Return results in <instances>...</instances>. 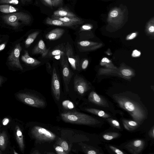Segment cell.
<instances>
[{"label":"cell","mask_w":154,"mask_h":154,"mask_svg":"<svg viewBox=\"0 0 154 154\" xmlns=\"http://www.w3.org/2000/svg\"><path fill=\"white\" fill-rule=\"evenodd\" d=\"M122 72L123 75L126 76H129L132 74V72L131 71L128 69H125L123 70Z\"/></svg>","instance_id":"obj_29"},{"label":"cell","mask_w":154,"mask_h":154,"mask_svg":"<svg viewBox=\"0 0 154 154\" xmlns=\"http://www.w3.org/2000/svg\"></svg>","instance_id":"obj_52"},{"label":"cell","mask_w":154,"mask_h":154,"mask_svg":"<svg viewBox=\"0 0 154 154\" xmlns=\"http://www.w3.org/2000/svg\"><path fill=\"white\" fill-rule=\"evenodd\" d=\"M8 142V137L7 132L5 131H0V148L2 151L6 149Z\"/></svg>","instance_id":"obj_20"},{"label":"cell","mask_w":154,"mask_h":154,"mask_svg":"<svg viewBox=\"0 0 154 154\" xmlns=\"http://www.w3.org/2000/svg\"><path fill=\"white\" fill-rule=\"evenodd\" d=\"M45 3L50 7L53 6V4L51 0H43Z\"/></svg>","instance_id":"obj_39"},{"label":"cell","mask_w":154,"mask_h":154,"mask_svg":"<svg viewBox=\"0 0 154 154\" xmlns=\"http://www.w3.org/2000/svg\"><path fill=\"white\" fill-rule=\"evenodd\" d=\"M65 30L63 29L57 28L49 32L45 35V38L50 40H55L60 38L64 33Z\"/></svg>","instance_id":"obj_14"},{"label":"cell","mask_w":154,"mask_h":154,"mask_svg":"<svg viewBox=\"0 0 154 154\" xmlns=\"http://www.w3.org/2000/svg\"><path fill=\"white\" fill-rule=\"evenodd\" d=\"M52 16L60 17H72L77 16L72 12L64 8H60L54 11Z\"/></svg>","instance_id":"obj_19"},{"label":"cell","mask_w":154,"mask_h":154,"mask_svg":"<svg viewBox=\"0 0 154 154\" xmlns=\"http://www.w3.org/2000/svg\"><path fill=\"white\" fill-rule=\"evenodd\" d=\"M31 153L33 154H40V153L38 150H35L34 151H33V152Z\"/></svg>","instance_id":"obj_46"},{"label":"cell","mask_w":154,"mask_h":154,"mask_svg":"<svg viewBox=\"0 0 154 154\" xmlns=\"http://www.w3.org/2000/svg\"><path fill=\"white\" fill-rule=\"evenodd\" d=\"M51 18L58 19L65 22L72 23L76 26L82 24L84 22V21L82 19L77 16L72 17H60L52 15Z\"/></svg>","instance_id":"obj_16"},{"label":"cell","mask_w":154,"mask_h":154,"mask_svg":"<svg viewBox=\"0 0 154 154\" xmlns=\"http://www.w3.org/2000/svg\"><path fill=\"white\" fill-rule=\"evenodd\" d=\"M47 154H53L54 153L53 152H47L46 153Z\"/></svg>","instance_id":"obj_48"},{"label":"cell","mask_w":154,"mask_h":154,"mask_svg":"<svg viewBox=\"0 0 154 154\" xmlns=\"http://www.w3.org/2000/svg\"><path fill=\"white\" fill-rule=\"evenodd\" d=\"M22 50L20 43L16 44L8 57V61L10 66L22 70L23 68L19 60V57Z\"/></svg>","instance_id":"obj_7"},{"label":"cell","mask_w":154,"mask_h":154,"mask_svg":"<svg viewBox=\"0 0 154 154\" xmlns=\"http://www.w3.org/2000/svg\"><path fill=\"white\" fill-rule=\"evenodd\" d=\"M63 106L66 109H71L74 107V106L72 103L69 100H65L63 102Z\"/></svg>","instance_id":"obj_26"},{"label":"cell","mask_w":154,"mask_h":154,"mask_svg":"<svg viewBox=\"0 0 154 154\" xmlns=\"http://www.w3.org/2000/svg\"><path fill=\"white\" fill-rule=\"evenodd\" d=\"M112 123L113 125L116 127H119L120 126V124L119 122L116 120H112Z\"/></svg>","instance_id":"obj_40"},{"label":"cell","mask_w":154,"mask_h":154,"mask_svg":"<svg viewBox=\"0 0 154 154\" xmlns=\"http://www.w3.org/2000/svg\"><path fill=\"white\" fill-rule=\"evenodd\" d=\"M59 79L55 68H53L51 80V89L53 95L56 100L60 98V89Z\"/></svg>","instance_id":"obj_9"},{"label":"cell","mask_w":154,"mask_h":154,"mask_svg":"<svg viewBox=\"0 0 154 154\" xmlns=\"http://www.w3.org/2000/svg\"><path fill=\"white\" fill-rule=\"evenodd\" d=\"M110 148L112 149H113V150L117 154H123L124 153L122 152L121 151L119 150L118 149H116L115 148H114L112 146H110Z\"/></svg>","instance_id":"obj_34"},{"label":"cell","mask_w":154,"mask_h":154,"mask_svg":"<svg viewBox=\"0 0 154 154\" xmlns=\"http://www.w3.org/2000/svg\"><path fill=\"white\" fill-rule=\"evenodd\" d=\"M128 123L129 125L132 126H135L137 125V124L136 122L133 121H129Z\"/></svg>","instance_id":"obj_38"},{"label":"cell","mask_w":154,"mask_h":154,"mask_svg":"<svg viewBox=\"0 0 154 154\" xmlns=\"http://www.w3.org/2000/svg\"><path fill=\"white\" fill-rule=\"evenodd\" d=\"M17 99L29 106L38 108L45 106L44 100L35 95L27 92H20L15 94Z\"/></svg>","instance_id":"obj_4"},{"label":"cell","mask_w":154,"mask_h":154,"mask_svg":"<svg viewBox=\"0 0 154 154\" xmlns=\"http://www.w3.org/2000/svg\"><path fill=\"white\" fill-rule=\"evenodd\" d=\"M75 91L79 94L82 95L87 90L86 85L82 79L79 76L75 75L74 79Z\"/></svg>","instance_id":"obj_13"},{"label":"cell","mask_w":154,"mask_h":154,"mask_svg":"<svg viewBox=\"0 0 154 154\" xmlns=\"http://www.w3.org/2000/svg\"><path fill=\"white\" fill-rule=\"evenodd\" d=\"M3 81V78L1 76H0V86L1 85Z\"/></svg>","instance_id":"obj_47"},{"label":"cell","mask_w":154,"mask_h":154,"mask_svg":"<svg viewBox=\"0 0 154 154\" xmlns=\"http://www.w3.org/2000/svg\"><path fill=\"white\" fill-rule=\"evenodd\" d=\"M87 153L88 154H96L97 153L96 151L93 150L88 151Z\"/></svg>","instance_id":"obj_42"},{"label":"cell","mask_w":154,"mask_h":154,"mask_svg":"<svg viewBox=\"0 0 154 154\" xmlns=\"http://www.w3.org/2000/svg\"><path fill=\"white\" fill-rule=\"evenodd\" d=\"M19 9L13 6L8 5H0V11L5 13H11L18 11Z\"/></svg>","instance_id":"obj_21"},{"label":"cell","mask_w":154,"mask_h":154,"mask_svg":"<svg viewBox=\"0 0 154 154\" xmlns=\"http://www.w3.org/2000/svg\"><path fill=\"white\" fill-rule=\"evenodd\" d=\"M6 45V42H4L0 44V52L3 50L5 48Z\"/></svg>","instance_id":"obj_41"},{"label":"cell","mask_w":154,"mask_h":154,"mask_svg":"<svg viewBox=\"0 0 154 154\" xmlns=\"http://www.w3.org/2000/svg\"><path fill=\"white\" fill-rule=\"evenodd\" d=\"M66 54L68 60L72 69L79 70V59L78 56L74 55L72 48L69 42L65 46Z\"/></svg>","instance_id":"obj_8"},{"label":"cell","mask_w":154,"mask_h":154,"mask_svg":"<svg viewBox=\"0 0 154 154\" xmlns=\"http://www.w3.org/2000/svg\"><path fill=\"white\" fill-rule=\"evenodd\" d=\"M64 122L72 124L91 125L94 124L95 119L86 114L76 112H68L60 114Z\"/></svg>","instance_id":"obj_1"},{"label":"cell","mask_w":154,"mask_h":154,"mask_svg":"<svg viewBox=\"0 0 154 154\" xmlns=\"http://www.w3.org/2000/svg\"><path fill=\"white\" fill-rule=\"evenodd\" d=\"M50 48H47L43 41L40 40L32 51L33 54H40L43 58L45 57L48 54Z\"/></svg>","instance_id":"obj_12"},{"label":"cell","mask_w":154,"mask_h":154,"mask_svg":"<svg viewBox=\"0 0 154 154\" xmlns=\"http://www.w3.org/2000/svg\"><path fill=\"white\" fill-rule=\"evenodd\" d=\"M55 150L58 154H67L62 148L60 146H56L55 147Z\"/></svg>","instance_id":"obj_28"},{"label":"cell","mask_w":154,"mask_h":154,"mask_svg":"<svg viewBox=\"0 0 154 154\" xmlns=\"http://www.w3.org/2000/svg\"><path fill=\"white\" fill-rule=\"evenodd\" d=\"M57 143L61 147L67 154L70 152V149L67 142L64 140L60 138H58L57 141Z\"/></svg>","instance_id":"obj_25"},{"label":"cell","mask_w":154,"mask_h":154,"mask_svg":"<svg viewBox=\"0 0 154 154\" xmlns=\"http://www.w3.org/2000/svg\"><path fill=\"white\" fill-rule=\"evenodd\" d=\"M136 34L135 33H133L129 37V38L130 39H132L136 36Z\"/></svg>","instance_id":"obj_43"},{"label":"cell","mask_w":154,"mask_h":154,"mask_svg":"<svg viewBox=\"0 0 154 154\" xmlns=\"http://www.w3.org/2000/svg\"><path fill=\"white\" fill-rule=\"evenodd\" d=\"M124 18V14L121 10L119 8L116 7L109 11L107 20L110 23H118L123 20Z\"/></svg>","instance_id":"obj_11"},{"label":"cell","mask_w":154,"mask_h":154,"mask_svg":"<svg viewBox=\"0 0 154 154\" xmlns=\"http://www.w3.org/2000/svg\"><path fill=\"white\" fill-rule=\"evenodd\" d=\"M92 28L91 25L89 24L84 25L82 26L80 28V31H82L84 30H89Z\"/></svg>","instance_id":"obj_30"},{"label":"cell","mask_w":154,"mask_h":154,"mask_svg":"<svg viewBox=\"0 0 154 154\" xmlns=\"http://www.w3.org/2000/svg\"><path fill=\"white\" fill-rule=\"evenodd\" d=\"M51 1H52V2L53 3V4H54V0H51Z\"/></svg>","instance_id":"obj_49"},{"label":"cell","mask_w":154,"mask_h":154,"mask_svg":"<svg viewBox=\"0 0 154 154\" xmlns=\"http://www.w3.org/2000/svg\"><path fill=\"white\" fill-rule=\"evenodd\" d=\"M63 0H54L53 6H57L61 5L62 3Z\"/></svg>","instance_id":"obj_33"},{"label":"cell","mask_w":154,"mask_h":154,"mask_svg":"<svg viewBox=\"0 0 154 154\" xmlns=\"http://www.w3.org/2000/svg\"><path fill=\"white\" fill-rule=\"evenodd\" d=\"M21 60L26 63L32 66H35L41 64V62L29 55L28 51H24V54L21 57Z\"/></svg>","instance_id":"obj_18"},{"label":"cell","mask_w":154,"mask_h":154,"mask_svg":"<svg viewBox=\"0 0 154 154\" xmlns=\"http://www.w3.org/2000/svg\"><path fill=\"white\" fill-rule=\"evenodd\" d=\"M10 122V119L8 118H4L2 121V123L3 125H7Z\"/></svg>","instance_id":"obj_35"},{"label":"cell","mask_w":154,"mask_h":154,"mask_svg":"<svg viewBox=\"0 0 154 154\" xmlns=\"http://www.w3.org/2000/svg\"><path fill=\"white\" fill-rule=\"evenodd\" d=\"M118 102L120 106L127 110L134 119L138 122L144 118V114L142 109L137 104L126 98L119 99Z\"/></svg>","instance_id":"obj_3"},{"label":"cell","mask_w":154,"mask_h":154,"mask_svg":"<svg viewBox=\"0 0 154 154\" xmlns=\"http://www.w3.org/2000/svg\"><path fill=\"white\" fill-rule=\"evenodd\" d=\"M66 55L65 47L62 44L58 45L50 53V55L53 58L60 60L61 58Z\"/></svg>","instance_id":"obj_15"},{"label":"cell","mask_w":154,"mask_h":154,"mask_svg":"<svg viewBox=\"0 0 154 154\" xmlns=\"http://www.w3.org/2000/svg\"><path fill=\"white\" fill-rule=\"evenodd\" d=\"M140 54V52L137 50H135L133 51L132 56L134 57H135L139 56Z\"/></svg>","instance_id":"obj_37"},{"label":"cell","mask_w":154,"mask_h":154,"mask_svg":"<svg viewBox=\"0 0 154 154\" xmlns=\"http://www.w3.org/2000/svg\"><path fill=\"white\" fill-rule=\"evenodd\" d=\"M32 137L40 142H50L55 140L56 135L50 131L40 126H35L31 130Z\"/></svg>","instance_id":"obj_5"},{"label":"cell","mask_w":154,"mask_h":154,"mask_svg":"<svg viewBox=\"0 0 154 154\" xmlns=\"http://www.w3.org/2000/svg\"><path fill=\"white\" fill-rule=\"evenodd\" d=\"M1 17L5 23L14 28H17L22 24H29L32 20L29 14L23 12L13 13Z\"/></svg>","instance_id":"obj_2"},{"label":"cell","mask_w":154,"mask_h":154,"mask_svg":"<svg viewBox=\"0 0 154 154\" xmlns=\"http://www.w3.org/2000/svg\"><path fill=\"white\" fill-rule=\"evenodd\" d=\"M39 33V31H36L31 33L28 35L25 42L26 48L28 47L33 42Z\"/></svg>","instance_id":"obj_23"},{"label":"cell","mask_w":154,"mask_h":154,"mask_svg":"<svg viewBox=\"0 0 154 154\" xmlns=\"http://www.w3.org/2000/svg\"><path fill=\"white\" fill-rule=\"evenodd\" d=\"M142 144V141L140 140H136L134 141L133 143L135 147H139Z\"/></svg>","instance_id":"obj_31"},{"label":"cell","mask_w":154,"mask_h":154,"mask_svg":"<svg viewBox=\"0 0 154 154\" xmlns=\"http://www.w3.org/2000/svg\"><path fill=\"white\" fill-rule=\"evenodd\" d=\"M103 137L105 139L107 140H110L113 138V137L112 136L107 134L104 135Z\"/></svg>","instance_id":"obj_36"},{"label":"cell","mask_w":154,"mask_h":154,"mask_svg":"<svg viewBox=\"0 0 154 154\" xmlns=\"http://www.w3.org/2000/svg\"><path fill=\"white\" fill-rule=\"evenodd\" d=\"M2 152L0 150V154H2Z\"/></svg>","instance_id":"obj_50"},{"label":"cell","mask_w":154,"mask_h":154,"mask_svg":"<svg viewBox=\"0 0 154 154\" xmlns=\"http://www.w3.org/2000/svg\"><path fill=\"white\" fill-rule=\"evenodd\" d=\"M88 61L87 60H84L82 62V68L85 69L87 67L88 64Z\"/></svg>","instance_id":"obj_32"},{"label":"cell","mask_w":154,"mask_h":154,"mask_svg":"<svg viewBox=\"0 0 154 154\" xmlns=\"http://www.w3.org/2000/svg\"><path fill=\"white\" fill-rule=\"evenodd\" d=\"M1 41V40H0V42Z\"/></svg>","instance_id":"obj_51"},{"label":"cell","mask_w":154,"mask_h":154,"mask_svg":"<svg viewBox=\"0 0 154 154\" xmlns=\"http://www.w3.org/2000/svg\"><path fill=\"white\" fill-rule=\"evenodd\" d=\"M102 62H106L107 63H109L110 62L109 60L107 58H103L102 60Z\"/></svg>","instance_id":"obj_44"},{"label":"cell","mask_w":154,"mask_h":154,"mask_svg":"<svg viewBox=\"0 0 154 154\" xmlns=\"http://www.w3.org/2000/svg\"><path fill=\"white\" fill-rule=\"evenodd\" d=\"M21 2L23 4H24L26 2H30L31 0H20Z\"/></svg>","instance_id":"obj_45"},{"label":"cell","mask_w":154,"mask_h":154,"mask_svg":"<svg viewBox=\"0 0 154 154\" xmlns=\"http://www.w3.org/2000/svg\"><path fill=\"white\" fill-rule=\"evenodd\" d=\"M45 23L48 25L60 26L74 28L75 25L72 24L65 22L60 20L48 17L45 21Z\"/></svg>","instance_id":"obj_17"},{"label":"cell","mask_w":154,"mask_h":154,"mask_svg":"<svg viewBox=\"0 0 154 154\" xmlns=\"http://www.w3.org/2000/svg\"><path fill=\"white\" fill-rule=\"evenodd\" d=\"M85 109L87 111L96 115L100 117L104 118H108L109 117V115L102 110L93 108H86Z\"/></svg>","instance_id":"obj_24"},{"label":"cell","mask_w":154,"mask_h":154,"mask_svg":"<svg viewBox=\"0 0 154 154\" xmlns=\"http://www.w3.org/2000/svg\"><path fill=\"white\" fill-rule=\"evenodd\" d=\"M60 60L62 67V75L66 90L68 92V85L73 74L69 68V62L66 55L62 57Z\"/></svg>","instance_id":"obj_6"},{"label":"cell","mask_w":154,"mask_h":154,"mask_svg":"<svg viewBox=\"0 0 154 154\" xmlns=\"http://www.w3.org/2000/svg\"><path fill=\"white\" fill-rule=\"evenodd\" d=\"M14 125L13 133L14 137L20 151L23 153L25 146L23 131L19 124L16 123Z\"/></svg>","instance_id":"obj_10"},{"label":"cell","mask_w":154,"mask_h":154,"mask_svg":"<svg viewBox=\"0 0 154 154\" xmlns=\"http://www.w3.org/2000/svg\"><path fill=\"white\" fill-rule=\"evenodd\" d=\"M0 3L17 5L19 3L18 0H0Z\"/></svg>","instance_id":"obj_27"},{"label":"cell","mask_w":154,"mask_h":154,"mask_svg":"<svg viewBox=\"0 0 154 154\" xmlns=\"http://www.w3.org/2000/svg\"><path fill=\"white\" fill-rule=\"evenodd\" d=\"M89 100L94 103L102 105L103 104V102L101 98L96 93L91 92L88 97Z\"/></svg>","instance_id":"obj_22"}]
</instances>
